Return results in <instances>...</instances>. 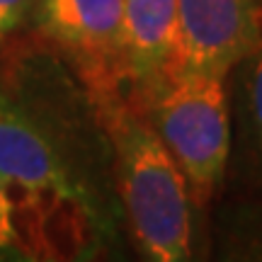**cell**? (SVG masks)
Instances as JSON below:
<instances>
[{
	"mask_svg": "<svg viewBox=\"0 0 262 262\" xmlns=\"http://www.w3.org/2000/svg\"><path fill=\"white\" fill-rule=\"evenodd\" d=\"M216 257L262 260V199L231 194L214 219Z\"/></svg>",
	"mask_w": 262,
	"mask_h": 262,
	"instance_id": "cell-8",
	"label": "cell"
},
{
	"mask_svg": "<svg viewBox=\"0 0 262 262\" xmlns=\"http://www.w3.org/2000/svg\"><path fill=\"white\" fill-rule=\"evenodd\" d=\"M0 175L27 262L97 260L112 253L122 219L85 192L51 136L3 83Z\"/></svg>",
	"mask_w": 262,
	"mask_h": 262,
	"instance_id": "cell-1",
	"label": "cell"
},
{
	"mask_svg": "<svg viewBox=\"0 0 262 262\" xmlns=\"http://www.w3.org/2000/svg\"><path fill=\"white\" fill-rule=\"evenodd\" d=\"M124 0H39L34 25L88 88H114Z\"/></svg>",
	"mask_w": 262,
	"mask_h": 262,
	"instance_id": "cell-5",
	"label": "cell"
},
{
	"mask_svg": "<svg viewBox=\"0 0 262 262\" xmlns=\"http://www.w3.org/2000/svg\"><path fill=\"white\" fill-rule=\"evenodd\" d=\"M178 27V0H124L114 88L136 100L168 73Z\"/></svg>",
	"mask_w": 262,
	"mask_h": 262,
	"instance_id": "cell-6",
	"label": "cell"
},
{
	"mask_svg": "<svg viewBox=\"0 0 262 262\" xmlns=\"http://www.w3.org/2000/svg\"><path fill=\"white\" fill-rule=\"evenodd\" d=\"M231 153L224 189L262 199V34L226 75Z\"/></svg>",
	"mask_w": 262,
	"mask_h": 262,
	"instance_id": "cell-7",
	"label": "cell"
},
{
	"mask_svg": "<svg viewBox=\"0 0 262 262\" xmlns=\"http://www.w3.org/2000/svg\"><path fill=\"white\" fill-rule=\"evenodd\" d=\"M131 102L146 114L178 163L194 204L204 209L224 192L231 153L226 78L165 73Z\"/></svg>",
	"mask_w": 262,
	"mask_h": 262,
	"instance_id": "cell-3",
	"label": "cell"
},
{
	"mask_svg": "<svg viewBox=\"0 0 262 262\" xmlns=\"http://www.w3.org/2000/svg\"><path fill=\"white\" fill-rule=\"evenodd\" d=\"M262 34V0H178L168 73L226 78Z\"/></svg>",
	"mask_w": 262,
	"mask_h": 262,
	"instance_id": "cell-4",
	"label": "cell"
},
{
	"mask_svg": "<svg viewBox=\"0 0 262 262\" xmlns=\"http://www.w3.org/2000/svg\"><path fill=\"white\" fill-rule=\"evenodd\" d=\"M110 139L114 185L131 241L146 260L194 257L196 211L187 182L146 114L119 88H88Z\"/></svg>",
	"mask_w": 262,
	"mask_h": 262,
	"instance_id": "cell-2",
	"label": "cell"
},
{
	"mask_svg": "<svg viewBox=\"0 0 262 262\" xmlns=\"http://www.w3.org/2000/svg\"><path fill=\"white\" fill-rule=\"evenodd\" d=\"M39 0H0V39H8L34 17Z\"/></svg>",
	"mask_w": 262,
	"mask_h": 262,
	"instance_id": "cell-10",
	"label": "cell"
},
{
	"mask_svg": "<svg viewBox=\"0 0 262 262\" xmlns=\"http://www.w3.org/2000/svg\"><path fill=\"white\" fill-rule=\"evenodd\" d=\"M27 262L25 248L19 243L17 228H15V216H12V204H10L8 189L0 175V262Z\"/></svg>",
	"mask_w": 262,
	"mask_h": 262,
	"instance_id": "cell-9",
	"label": "cell"
}]
</instances>
